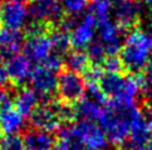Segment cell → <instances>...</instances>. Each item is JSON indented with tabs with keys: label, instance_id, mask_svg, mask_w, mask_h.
<instances>
[{
	"label": "cell",
	"instance_id": "2e32d148",
	"mask_svg": "<svg viewBox=\"0 0 152 150\" xmlns=\"http://www.w3.org/2000/svg\"><path fill=\"white\" fill-rule=\"evenodd\" d=\"M103 112H104V108H102L98 103L89 98H82L74 106V116L79 118L80 120L99 123Z\"/></svg>",
	"mask_w": 152,
	"mask_h": 150
},
{
	"label": "cell",
	"instance_id": "b9f144b4",
	"mask_svg": "<svg viewBox=\"0 0 152 150\" xmlns=\"http://www.w3.org/2000/svg\"><path fill=\"white\" fill-rule=\"evenodd\" d=\"M0 150H3V149H0Z\"/></svg>",
	"mask_w": 152,
	"mask_h": 150
},
{
	"label": "cell",
	"instance_id": "74e56055",
	"mask_svg": "<svg viewBox=\"0 0 152 150\" xmlns=\"http://www.w3.org/2000/svg\"><path fill=\"white\" fill-rule=\"evenodd\" d=\"M74 150H91V149H88V148H79L77 144L74 145Z\"/></svg>",
	"mask_w": 152,
	"mask_h": 150
},
{
	"label": "cell",
	"instance_id": "7a4b0ae2",
	"mask_svg": "<svg viewBox=\"0 0 152 150\" xmlns=\"http://www.w3.org/2000/svg\"><path fill=\"white\" fill-rule=\"evenodd\" d=\"M121 60L123 68L128 71L138 73L143 70L150 60L148 35L138 29L131 31L122 45Z\"/></svg>",
	"mask_w": 152,
	"mask_h": 150
},
{
	"label": "cell",
	"instance_id": "30bf717a",
	"mask_svg": "<svg viewBox=\"0 0 152 150\" xmlns=\"http://www.w3.org/2000/svg\"><path fill=\"white\" fill-rule=\"evenodd\" d=\"M54 51L50 35L47 33L28 36L24 43V55H26L31 63L42 64Z\"/></svg>",
	"mask_w": 152,
	"mask_h": 150
},
{
	"label": "cell",
	"instance_id": "6da1fadb",
	"mask_svg": "<svg viewBox=\"0 0 152 150\" xmlns=\"http://www.w3.org/2000/svg\"><path fill=\"white\" fill-rule=\"evenodd\" d=\"M58 136L73 144H82L91 150H102L107 145L106 134L101 125L89 120H80L75 125L62 128L58 131Z\"/></svg>",
	"mask_w": 152,
	"mask_h": 150
},
{
	"label": "cell",
	"instance_id": "d6a6232c",
	"mask_svg": "<svg viewBox=\"0 0 152 150\" xmlns=\"http://www.w3.org/2000/svg\"><path fill=\"white\" fill-rule=\"evenodd\" d=\"M7 105H12V96L5 89H0V108Z\"/></svg>",
	"mask_w": 152,
	"mask_h": 150
},
{
	"label": "cell",
	"instance_id": "d590c367",
	"mask_svg": "<svg viewBox=\"0 0 152 150\" xmlns=\"http://www.w3.org/2000/svg\"><path fill=\"white\" fill-rule=\"evenodd\" d=\"M148 46H150V51L152 53V34L148 35Z\"/></svg>",
	"mask_w": 152,
	"mask_h": 150
},
{
	"label": "cell",
	"instance_id": "d4e9b609",
	"mask_svg": "<svg viewBox=\"0 0 152 150\" xmlns=\"http://www.w3.org/2000/svg\"><path fill=\"white\" fill-rule=\"evenodd\" d=\"M87 56H88L89 61L93 63L94 65H99V64L106 60L107 58V53H106V49L103 46L102 43L99 41H93L91 43L87 48Z\"/></svg>",
	"mask_w": 152,
	"mask_h": 150
},
{
	"label": "cell",
	"instance_id": "60d3db41",
	"mask_svg": "<svg viewBox=\"0 0 152 150\" xmlns=\"http://www.w3.org/2000/svg\"><path fill=\"white\" fill-rule=\"evenodd\" d=\"M26 150H30V149H26Z\"/></svg>",
	"mask_w": 152,
	"mask_h": 150
},
{
	"label": "cell",
	"instance_id": "4fadbf2b",
	"mask_svg": "<svg viewBox=\"0 0 152 150\" xmlns=\"http://www.w3.org/2000/svg\"><path fill=\"white\" fill-rule=\"evenodd\" d=\"M30 84L35 94L44 99H50L57 92V76L54 73L47 70L43 66L33 69V73L30 75Z\"/></svg>",
	"mask_w": 152,
	"mask_h": 150
},
{
	"label": "cell",
	"instance_id": "3957f363",
	"mask_svg": "<svg viewBox=\"0 0 152 150\" xmlns=\"http://www.w3.org/2000/svg\"><path fill=\"white\" fill-rule=\"evenodd\" d=\"M133 108V106H132ZM129 109H118L106 103L104 112L102 119L99 120V125L106 134L107 141L113 145H122L126 143L129 136Z\"/></svg>",
	"mask_w": 152,
	"mask_h": 150
},
{
	"label": "cell",
	"instance_id": "8992f818",
	"mask_svg": "<svg viewBox=\"0 0 152 150\" xmlns=\"http://www.w3.org/2000/svg\"><path fill=\"white\" fill-rule=\"evenodd\" d=\"M31 126L35 130L50 133L61 129L63 119L61 116V104L54 103L49 105L37 106L30 115Z\"/></svg>",
	"mask_w": 152,
	"mask_h": 150
},
{
	"label": "cell",
	"instance_id": "4316f807",
	"mask_svg": "<svg viewBox=\"0 0 152 150\" xmlns=\"http://www.w3.org/2000/svg\"><path fill=\"white\" fill-rule=\"evenodd\" d=\"M40 66H43L44 69H47V70H49L52 73H57L61 70L63 66V59H62L61 54L53 51L52 54L40 64Z\"/></svg>",
	"mask_w": 152,
	"mask_h": 150
},
{
	"label": "cell",
	"instance_id": "8d00e7d4",
	"mask_svg": "<svg viewBox=\"0 0 152 150\" xmlns=\"http://www.w3.org/2000/svg\"><path fill=\"white\" fill-rule=\"evenodd\" d=\"M141 150H152V141H151V143H148L147 145H146L145 148H142Z\"/></svg>",
	"mask_w": 152,
	"mask_h": 150
},
{
	"label": "cell",
	"instance_id": "836d02e7",
	"mask_svg": "<svg viewBox=\"0 0 152 150\" xmlns=\"http://www.w3.org/2000/svg\"><path fill=\"white\" fill-rule=\"evenodd\" d=\"M143 70H145V73H143L145 76L152 80V59H150L148 63L146 64V66H145Z\"/></svg>",
	"mask_w": 152,
	"mask_h": 150
},
{
	"label": "cell",
	"instance_id": "cb8c5ba5",
	"mask_svg": "<svg viewBox=\"0 0 152 150\" xmlns=\"http://www.w3.org/2000/svg\"><path fill=\"white\" fill-rule=\"evenodd\" d=\"M89 0H62L63 12L69 18H77L80 14L84 13V10L88 8Z\"/></svg>",
	"mask_w": 152,
	"mask_h": 150
},
{
	"label": "cell",
	"instance_id": "52a82bcc",
	"mask_svg": "<svg viewBox=\"0 0 152 150\" xmlns=\"http://www.w3.org/2000/svg\"><path fill=\"white\" fill-rule=\"evenodd\" d=\"M96 30L97 19L91 13L86 14L83 19L75 24L74 28L70 30V46H73L75 50H82L84 48H88L91 43H93Z\"/></svg>",
	"mask_w": 152,
	"mask_h": 150
},
{
	"label": "cell",
	"instance_id": "44dd1931",
	"mask_svg": "<svg viewBox=\"0 0 152 150\" xmlns=\"http://www.w3.org/2000/svg\"><path fill=\"white\" fill-rule=\"evenodd\" d=\"M64 64L67 66V70L79 74V73L87 71V69L89 68L91 61L86 53L80 50H74L72 53H69L67 58L64 59Z\"/></svg>",
	"mask_w": 152,
	"mask_h": 150
},
{
	"label": "cell",
	"instance_id": "f35d334b",
	"mask_svg": "<svg viewBox=\"0 0 152 150\" xmlns=\"http://www.w3.org/2000/svg\"><path fill=\"white\" fill-rule=\"evenodd\" d=\"M9 1H20V3H21L23 0H9Z\"/></svg>",
	"mask_w": 152,
	"mask_h": 150
},
{
	"label": "cell",
	"instance_id": "277c9868",
	"mask_svg": "<svg viewBox=\"0 0 152 150\" xmlns=\"http://www.w3.org/2000/svg\"><path fill=\"white\" fill-rule=\"evenodd\" d=\"M129 120L128 146L131 150H141L152 141V111L148 108L140 110L133 106L129 110Z\"/></svg>",
	"mask_w": 152,
	"mask_h": 150
},
{
	"label": "cell",
	"instance_id": "5bb4252c",
	"mask_svg": "<svg viewBox=\"0 0 152 150\" xmlns=\"http://www.w3.org/2000/svg\"><path fill=\"white\" fill-rule=\"evenodd\" d=\"M5 68L9 75V80L13 81L14 85H23L26 80L30 79V75L33 73V63L26 55L19 53L9 56Z\"/></svg>",
	"mask_w": 152,
	"mask_h": 150
},
{
	"label": "cell",
	"instance_id": "603a6c76",
	"mask_svg": "<svg viewBox=\"0 0 152 150\" xmlns=\"http://www.w3.org/2000/svg\"><path fill=\"white\" fill-rule=\"evenodd\" d=\"M50 35V39L53 43V49L58 54H63L67 53L69 46H70V39H69V34L67 31H64L62 29L59 30H53Z\"/></svg>",
	"mask_w": 152,
	"mask_h": 150
},
{
	"label": "cell",
	"instance_id": "7bdbcfd3",
	"mask_svg": "<svg viewBox=\"0 0 152 150\" xmlns=\"http://www.w3.org/2000/svg\"><path fill=\"white\" fill-rule=\"evenodd\" d=\"M0 50H1V49H0Z\"/></svg>",
	"mask_w": 152,
	"mask_h": 150
},
{
	"label": "cell",
	"instance_id": "e575fe53",
	"mask_svg": "<svg viewBox=\"0 0 152 150\" xmlns=\"http://www.w3.org/2000/svg\"><path fill=\"white\" fill-rule=\"evenodd\" d=\"M143 4H145L147 8L152 9V0H143Z\"/></svg>",
	"mask_w": 152,
	"mask_h": 150
},
{
	"label": "cell",
	"instance_id": "f1b7e54d",
	"mask_svg": "<svg viewBox=\"0 0 152 150\" xmlns=\"http://www.w3.org/2000/svg\"><path fill=\"white\" fill-rule=\"evenodd\" d=\"M122 69H123V64L121 58L107 56L106 60L103 61V70H106L110 74H121Z\"/></svg>",
	"mask_w": 152,
	"mask_h": 150
},
{
	"label": "cell",
	"instance_id": "e0dca14e",
	"mask_svg": "<svg viewBox=\"0 0 152 150\" xmlns=\"http://www.w3.org/2000/svg\"><path fill=\"white\" fill-rule=\"evenodd\" d=\"M23 35L19 30H13L9 28L0 29V49L8 56H13L18 54L20 49Z\"/></svg>",
	"mask_w": 152,
	"mask_h": 150
},
{
	"label": "cell",
	"instance_id": "9c48e42d",
	"mask_svg": "<svg viewBox=\"0 0 152 150\" xmlns=\"http://www.w3.org/2000/svg\"><path fill=\"white\" fill-rule=\"evenodd\" d=\"M97 29H98L101 43L106 49L107 56H116L118 53H121L123 45L121 40L122 29L116 23L110 19L99 20L97 21Z\"/></svg>",
	"mask_w": 152,
	"mask_h": 150
},
{
	"label": "cell",
	"instance_id": "ab89813d",
	"mask_svg": "<svg viewBox=\"0 0 152 150\" xmlns=\"http://www.w3.org/2000/svg\"><path fill=\"white\" fill-rule=\"evenodd\" d=\"M151 25H152V21H151Z\"/></svg>",
	"mask_w": 152,
	"mask_h": 150
},
{
	"label": "cell",
	"instance_id": "4dcf8cb0",
	"mask_svg": "<svg viewBox=\"0 0 152 150\" xmlns=\"http://www.w3.org/2000/svg\"><path fill=\"white\" fill-rule=\"evenodd\" d=\"M74 145L75 144L70 143L68 140H62V139H59L56 144H53L50 150H74Z\"/></svg>",
	"mask_w": 152,
	"mask_h": 150
},
{
	"label": "cell",
	"instance_id": "f546056e",
	"mask_svg": "<svg viewBox=\"0 0 152 150\" xmlns=\"http://www.w3.org/2000/svg\"><path fill=\"white\" fill-rule=\"evenodd\" d=\"M84 84H99L102 76L104 75L103 69L99 68L98 65L89 66L84 73Z\"/></svg>",
	"mask_w": 152,
	"mask_h": 150
},
{
	"label": "cell",
	"instance_id": "1f68e13d",
	"mask_svg": "<svg viewBox=\"0 0 152 150\" xmlns=\"http://www.w3.org/2000/svg\"><path fill=\"white\" fill-rule=\"evenodd\" d=\"M9 83V75L7 71V68L3 64H0V89H4Z\"/></svg>",
	"mask_w": 152,
	"mask_h": 150
},
{
	"label": "cell",
	"instance_id": "484cf974",
	"mask_svg": "<svg viewBox=\"0 0 152 150\" xmlns=\"http://www.w3.org/2000/svg\"><path fill=\"white\" fill-rule=\"evenodd\" d=\"M1 149L3 150H24V140L23 138H20L17 134L13 135H7L1 140Z\"/></svg>",
	"mask_w": 152,
	"mask_h": 150
},
{
	"label": "cell",
	"instance_id": "9a60e30c",
	"mask_svg": "<svg viewBox=\"0 0 152 150\" xmlns=\"http://www.w3.org/2000/svg\"><path fill=\"white\" fill-rule=\"evenodd\" d=\"M24 126V116L13 105L0 108V133L4 135L17 134Z\"/></svg>",
	"mask_w": 152,
	"mask_h": 150
},
{
	"label": "cell",
	"instance_id": "8fae6325",
	"mask_svg": "<svg viewBox=\"0 0 152 150\" xmlns=\"http://www.w3.org/2000/svg\"><path fill=\"white\" fill-rule=\"evenodd\" d=\"M28 10L34 21L43 24L58 21L63 15L62 0H33Z\"/></svg>",
	"mask_w": 152,
	"mask_h": 150
},
{
	"label": "cell",
	"instance_id": "5b68a950",
	"mask_svg": "<svg viewBox=\"0 0 152 150\" xmlns=\"http://www.w3.org/2000/svg\"><path fill=\"white\" fill-rule=\"evenodd\" d=\"M57 92L66 104L78 103L80 99L84 98V80L79 76V74L69 70L61 71L57 78Z\"/></svg>",
	"mask_w": 152,
	"mask_h": 150
},
{
	"label": "cell",
	"instance_id": "83f0119b",
	"mask_svg": "<svg viewBox=\"0 0 152 150\" xmlns=\"http://www.w3.org/2000/svg\"><path fill=\"white\" fill-rule=\"evenodd\" d=\"M86 90L89 95V99L94 100L99 105L107 103V96L102 92L99 84H86Z\"/></svg>",
	"mask_w": 152,
	"mask_h": 150
},
{
	"label": "cell",
	"instance_id": "ba28073f",
	"mask_svg": "<svg viewBox=\"0 0 152 150\" xmlns=\"http://www.w3.org/2000/svg\"><path fill=\"white\" fill-rule=\"evenodd\" d=\"M29 10L20 1H4L0 4V23L4 28L19 30L26 23Z\"/></svg>",
	"mask_w": 152,
	"mask_h": 150
},
{
	"label": "cell",
	"instance_id": "ffe728a7",
	"mask_svg": "<svg viewBox=\"0 0 152 150\" xmlns=\"http://www.w3.org/2000/svg\"><path fill=\"white\" fill-rule=\"evenodd\" d=\"M23 140L25 148L30 150H50L54 144L50 133L40 130L26 133Z\"/></svg>",
	"mask_w": 152,
	"mask_h": 150
},
{
	"label": "cell",
	"instance_id": "7c38bea8",
	"mask_svg": "<svg viewBox=\"0 0 152 150\" xmlns=\"http://www.w3.org/2000/svg\"><path fill=\"white\" fill-rule=\"evenodd\" d=\"M141 4L137 0H116L113 4L116 24L123 29H129L137 23L141 17Z\"/></svg>",
	"mask_w": 152,
	"mask_h": 150
},
{
	"label": "cell",
	"instance_id": "ac0fdd59",
	"mask_svg": "<svg viewBox=\"0 0 152 150\" xmlns=\"http://www.w3.org/2000/svg\"><path fill=\"white\" fill-rule=\"evenodd\" d=\"M38 105V95L33 89L24 88L17 94L14 99V108L24 118L30 116Z\"/></svg>",
	"mask_w": 152,
	"mask_h": 150
},
{
	"label": "cell",
	"instance_id": "d6986e66",
	"mask_svg": "<svg viewBox=\"0 0 152 150\" xmlns=\"http://www.w3.org/2000/svg\"><path fill=\"white\" fill-rule=\"evenodd\" d=\"M124 81L126 76H122L121 74L107 73L102 76L99 87L106 96H111V99H115L124 94Z\"/></svg>",
	"mask_w": 152,
	"mask_h": 150
},
{
	"label": "cell",
	"instance_id": "7402d4cb",
	"mask_svg": "<svg viewBox=\"0 0 152 150\" xmlns=\"http://www.w3.org/2000/svg\"><path fill=\"white\" fill-rule=\"evenodd\" d=\"M89 13L97 19V21L110 19V13L113 10L112 0H91Z\"/></svg>",
	"mask_w": 152,
	"mask_h": 150
}]
</instances>
